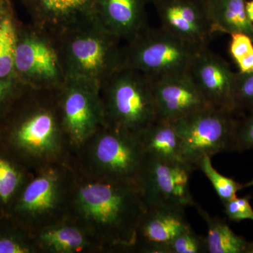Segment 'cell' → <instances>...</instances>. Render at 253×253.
I'll use <instances>...</instances> for the list:
<instances>
[{
	"label": "cell",
	"instance_id": "obj_1",
	"mask_svg": "<svg viewBox=\"0 0 253 253\" xmlns=\"http://www.w3.org/2000/svg\"><path fill=\"white\" fill-rule=\"evenodd\" d=\"M74 172L68 217L85 229L104 253L133 252L146 208L138 186Z\"/></svg>",
	"mask_w": 253,
	"mask_h": 253
},
{
	"label": "cell",
	"instance_id": "obj_2",
	"mask_svg": "<svg viewBox=\"0 0 253 253\" xmlns=\"http://www.w3.org/2000/svg\"><path fill=\"white\" fill-rule=\"evenodd\" d=\"M57 91L29 86L0 121V147L30 170L68 163Z\"/></svg>",
	"mask_w": 253,
	"mask_h": 253
},
{
	"label": "cell",
	"instance_id": "obj_3",
	"mask_svg": "<svg viewBox=\"0 0 253 253\" xmlns=\"http://www.w3.org/2000/svg\"><path fill=\"white\" fill-rule=\"evenodd\" d=\"M48 35L66 79H85L101 86L121 67V40L95 17Z\"/></svg>",
	"mask_w": 253,
	"mask_h": 253
},
{
	"label": "cell",
	"instance_id": "obj_4",
	"mask_svg": "<svg viewBox=\"0 0 253 253\" xmlns=\"http://www.w3.org/2000/svg\"><path fill=\"white\" fill-rule=\"evenodd\" d=\"M74 179L68 163L33 171L6 215L33 235L61 222L68 216Z\"/></svg>",
	"mask_w": 253,
	"mask_h": 253
},
{
	"label": "cell",
	"instance_id": "obj_5",
	"mask_svg": "<svg viewBox=\"0 0 253 253\" xmlns=\"http://www.w3.org/2000/svg\"><path fill=\"white\" fill-rule=\"evenodd\" d=\"M145 158L139 136L103 125L71 150L68 163L86 175L137 185Z\"/></svg>",
	"mask_w": 253,
	"mask_h": 253
},
{
	"label": "cell",
	"instance_id": "obj_6",
	"mask_svg": "<svg viewBox=\"0 0 253 253\" xmlns=\"http://www.w3.org/2000/svg\"><path fill=\"white\" fill-rule=\"evenodd\" d=\"M104 125L139 136L157 120L152 83L135 70L121 68L100 86Z\"/></svg>",
	"mask_w": 253,
	"mask_h": 253
},
{
	"label": "cell",
	"instance_id": "obj_7",
	"mask_svg": "<svg viewBox=\"0 0 253 253\" xmlns=\"http://www.w3.org/2000/svg\"><path fill=\"white\" fill-rule=\"evenodd\" d=\"M203 49L162 27L149 26L123 46L121 68L139 71L151 82L181 76L189 73Z\"/></svg>",
	"mask_w": 253,
	"mask_h": 253
},
{
	"label": "cell",
	"instance_id": "obj_8",
	"mask_svg": "<svg viewBox=\"0 0 253 253\" xmlns=\"http://www.w3.org/2000/svg\"><path fill=\"white\" fill-rule=\"evenodd\" d=\"M235 115L209 106L172 123L180 139L184 161L196 169L205 156L235 151Z\"/></svg>",
	"mask_w": 253,
	"mask_h": 253
},
{
	"label": "cell",
	"instance_id": "obj_9",
	"mask_svg": "<svg viewBox=\"0 0 253 253\" xmlns=\"http://www.w3.org/2000/svg\"><path fill=\"white\" fill-rule=\"evenodd\" d=\"M14 71L20 81L35 89L57 90L66 81L49 35L32 23L18 21Z\"/></svg>",
	"mask_w": 253,
	"mask_h": 253
},
{
	"label": "cell",
	"instance_id": "obj_10",
	"mask_svg": "<svg viewBox=\"0 0 253 253\" xmlns=\"http://www.w3.org/2000/svg\"><path fill=\"white\" fill-rule=\"evenodd\" d=\"M57 93L63 129L71 151L104 125L100 85L88 80L66 78Z\"/></svg>",
	"mask_w": 253,
	"mask_h": 253
},
{
	"label": "cell",
	"instance_id": "obj_11",
	"mask_svg": "<svg viewBox=\"0 0 253 253\" xmlns=\"http://www.w3.org/2000/svg\"><path fill=\"white\" fill-rule=\"evenodd\" d=\"M194 169L188 163L167 162L146 155L137 181L145 207L164 204L194 207L189 189Z\"/></svg>",
	"mask_w": 253,
	"mask_h": 253
},
{
	"label": "cell",
	"instance_id": "obj_12",
	"mask_svg": "<svg viewBox=\"0 0 253 253\" xmlns=\"http://www.w3.org/2000/svg\"><path fill=\"white\" fill-rule=\"evenodd\" d=\"M161 27L183 41L209 47L215 33L206 0H154Z\"/></svg>",
	"mask_w": 253,
	"mask_h": 253
},
{
	"label": "cell",
	"instance_id": "obj_13",
	"mask_svg": "<svg viewBox=\"0 0 253 253\" xmlns=\"http://www.w3.org/2000/svg\"><path fill=\"white\" fill-rule=\"evenodd\" d=\"M189 75L211 107L235 113L236 73L219 55L205 48L196 55Z\"/></svg>",
	"mask_w": 253,
	"mask_h": 253
},
{
	"label": "cell",
	"instance_id": "obj_14",
	"mask_svg": "<svg viewBox=\"0 0 253 253\" xmlns=\"http://www.w3.org/2000/svg\"><path fill=\"white\" fill-rule=\"evenodd\" d=\"M185 209L166 204L146 207L136 230L133 252L165 253L175 236L191 227Z\"/></svg>",
	"mask_w": 253,
	"mask_h": 253
},
{
	"label": "cell",
	"instance_id": "obj_15",
	"mask_svg": "<svg viewBox=\"0 0 253 253\" xmlns=\"http://www.w3.org/2000/svg\"><path fill=\"white\" fill-rule=\"evenodd\" d=\"M151 83L157 120L174 123L211 106L189 73Z\"/></svg>",
	"mask_w": 253,
	"mask_h": 253
},
{
	"label": "cell",
	"instance_id": "obj_16",
	"mask_svg": "<svg viewBox=\"0 0 253 253\" xmlns=\"http://www.w3.org/2000/svg\"><path fill=\"white\" fill-rule=\"evenodd\" d=\"M32 24L54 34L94 17V0H21Z\"/></svg>",
	"mask_w": 253,
	"mask_h": 253
},
{
	"label": "cell",
	"instance_id": "obj_17",
	"mask_svg": "<svg viewBox=\"0 0 253 253\" xmlns=\"http://www.w3.org/2000/svg\"><path fill=\"white\" fill-rule=\"evenodd\" d=\"M147 4L146 0H94V17L126 42L149 27Z\"/></svg>",
	"mask_w": 253,
	"mask_h": 253
},
{
	"label": "cell",
	"instance_id": "obj_18",
	"mask_svg": "<svg viewBox=\"0 0 253 253\" xmlns=\"http://www.w3.org/2000/svg\"><path fill=\"white\" fill-rule=\"evenodd\" d=\"M33 236L41 253H104L85 229L68 217Z\"/></svg>",
	"mask_w": 253,
	"mask_h": 253
},
{
	"label": "cell",
	"instance_id": "obj_19",
	"mask_svg": "<svg viewBox=\"0 0 253 253\" xmlns=\"http://www.w3.org/2000/svg\"><path fill=\"white\" fill-rule=\"evenodd\" d=\"M139 137L147 156L167 162L186 163L181 154L180 139L172 123L156 120Z\"/></svg>",
	"mask_w": 253,
	"mask_h": 253
},
{
	"label": "cell",
	"instance_id": "obj_20",
	"mask_svg": "<svg viewBox=\"0 0 253 253\" xmlns=\"http://www.w3.org/2000/svg\"><path fill=\"white\" fill-rule=\"evenodd\" d=\"M208 13L216 33H243L253 41V23L246 9V0H206Z\"/></svg>",
	"mask_w": 253,
	"mask_h": 253
},
{
	"label": "cell",
	"instance_id": "obj_21",
	"mask_svg": "<svg viewBox=\"0 0 253 253\" xmlns=\"http://www.w3.org/2000/svg\"><path fill=\"white\" fill-rule=\"evenodd\" d=\"M194 207L207 224V253H248L249 241L234 232L224 219L212 217L196 203Z\"/></svg>",
	"mask_w": 253,
	"mask_h": 253
},
{
	"label": "cell",
	"instance_id": "obj_22",
	"mask_svg": "<svg viewBox=\"0 0 253 253\" xmlns=\"http://www.w3.org/2000/svg\"><path fill=\"white\" fill-rule=\"evenodd\" d=\"M33 171L0 147V211L7 214Z\"/></svg>",
	"mask_w": 253,
	"mask_h": 253
},
{
	"label": "cell",
	"instance_id": "obj_23",
	"mask_svg": "<svg viewBox=\"0 0 253 253\" xmlns=\"http://www.w3.org/2000/svg\"><path fill=\"white\" fill-rule=\"evenodd\" d=\"M18 21L11 0H5L0 9V78L16 77L14 60Z\"/></svg>",
	"mask_w": 253,
	"mask_h": 253
},
{
	"label": "cell",
	"instance_id": "obj_24",
	"mask_svg": "<svg viewBox=\"0 0 253 253\" xmlns=\"http://www.w3.org/2000/svg\"><path fill=\"white\" fill-rule=\"evenodd\" d=\"M0 253H41L34 236L10 216L0 215Z\"/></svg>",
	"mask_w": 253,
	"mask_h": 253
},
{
	"label": "cell",
	"instance_id": "obj_25",
	"mask_svg": "<svg viewBox=\"0 0 253 253\" xmlns=\"http://www.w3.org/2000/svg\"><path fill=\"white\" fill-rule=\"evenodd\" d=\"M197 169L204 173L215 190L222 204L234 199L241 190L253 186V180L241 183L220 174L212 166L211 157L205 156L198 163Z\"/></svg>",
	"mask_w": 253,
	"mask_h": 253
},
{
	"label": "cell",
	"instance_id": "obj_26",
	"mask_svg": "<svg viewBox=\"0 0 253 253\" xmlns=\"http://www.w3.org/2000/svg\"><path fill=\"white\" fill-rule=\"evenodd\" d=\"M234 100L236 114H246L253 111V71L236 73Z\"/></svg>",
	"mask_w": 253,
	"mask_h": 253
},
{
	"label": "cell",
	"instance_id": "obj_27",
	"mask_svg": "<svg viewBox=\"0 0 253 253\" xmlns=\"http://www.w3.org/2000/svg\"><path fill=\"white\" fill-rule=\"evenodd\" d=\"M207 253L206 238L195 233L191 227L179 233L165 250V253Z\"/></svg>",
	"mask_w": 253,
	"mask_h": 253
},
{
	"label": "cell",
	"instance_id": "obj_28",
	"mask_svg": "<svg viewBox=\"0 0 253 253\" xmlns=\"http://www.w3.org/2000/svg\"><path fill=\"white\" fill-rule=\"evenodd\" d=\"M28 87L17 77L0 78V121Z\"/></svg>",
	"mask_w": 253,
	"mask_h": 253
},
{
	"label": "cell",
	"instance_id": "obj_29",
	"mask_svg": "<svg viewBox=\"0 0 253 253\" xmlns=\"http://www.w3.org/2000/svg\"><path fill=\"white\" fill-rule=\"evenodd\" d=\"M251 196L238 197L223 204L224 213L230 221L240 222L243 220L253 221V208L251 204Z\"/></svg>",
	"mask_w": 253,
	"mask_h": 253
},
{
	"label": "cell",
	"instance_id": "obj_30",
	"mask_svg": "<svg viewBox=\"0 0 253 253\" xmlns=\"http://www.w3.org/2000/svg\"><path fill=\"white\" fill-rule=\"evenodd\" d=\"M253 149V111L237 120L235 132V151L244 152Z\"/></svg>",
	"mask_w": 253,
	"mask_h": 253
},
{
	"label": "cell",
	"instance_id": "obj_31",
	"mask_svg": "<svg viewBox=\"0 0 253 253\" xmlns=\"http://www.w3.org/2000/svg\"><path fill=\"white\" fill-rule=\"evenodd\" d=\"M230 36L229 51L234 62L244 59L253 52V41L249 36L243 33H234Z\"/></svg>",
	"mask_w": 253,
	"mask_h": 253
},
{
	"label": "cell",
	"instance_id": "obj_32",
	"mask_svg": "<svg viewBox=\"0 0 253 253\" xmlns=\"http://www.w3.org/2000/svg\"><path fill=\"white\" fill-rule=\"evenodd\" d=\"M240 73H251L253 71V51L249 56L236 63Z\"/></svg>",
	"mask_w": 253,
	"mask_h": 253
},
{
	"label": "cell",
	"instance_id": "obj_33",
	"mask_svg": "<svg viewBox=\"0 0 253 253\" xmlns=\"http://www.w3.org/2000/svg\"><path fill=\"white\" fill-rule=\"evenodd\" d=\"M246 9L250 21L253 23V0L246 1Z\"/></svg>",
	"mask_w": 253,
	"mask_h": 253
},
{
	"label": "cell",
	"instance_id": "obj_34",
	"mask_svg": "<svg viewBox=\"0 0 253 253\" xmlns=\"http://www.w3.org/2000/svg\"><path fill=\"white\" fill-rule=\"evenodd\" d=\"M248 253H253V241L249 242V250H248Z\"/></svg>",
	"mask_w": 253,
	"mask_h": 253
},
{
	"label": "cell",
	"instance_id": "obj_35",
	"mask_svg": "<svg viewBox=\"0 0 253 253\" xmlns=\"http://www.w3.org/2000/svg\"><path fill=\"white\" fill-rule=\"evenodd\" d=\"M5 0H0V9H1V6L4 4Z\"/></svg>",
	"mask_w": 253,
	"mask_h": 253
},
{
	"label": "cell",
	"instance_id": "obj_36",
	"mask_svg": "<svg viewBox=\"0 0 253 253\" xmlns=\"http://www.w3.org/2000/svg\"><path fill=\"white\" fill-rule=\"evenodd\" d=\"M146 1L147 3H152V1H154V0H146Z\"/></svg>",
	"mask_w": 253,
	"mask_h": 253
},
{
	"label": "cell",
	"instance_id": "obj_37",
	"mask_svg": "<svg viewBox=\"0 0 253 253\" xmlns=\"http://www.w3.org/2000/svg\"><path fill=\"white\" fill-rule=\"evenodd\" d=\"M1 214H3L1 212V211H0V215H1Z\"/></svg>",
	"mask_w": 253,
	"mask_h": 253
}]
</instances>
